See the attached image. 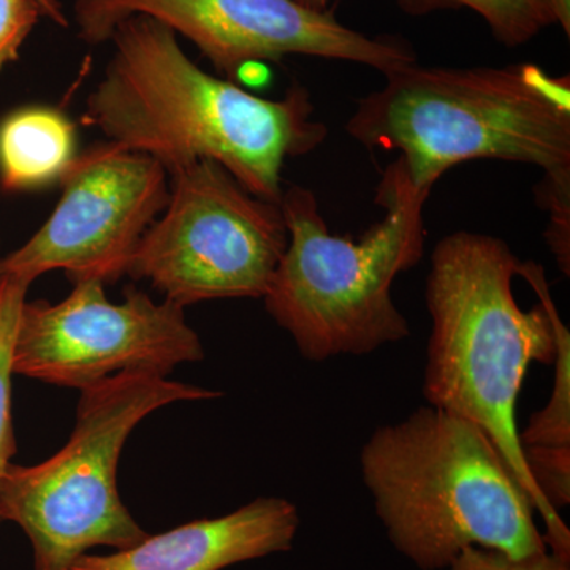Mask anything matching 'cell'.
<instances>
[{"label":"cell","instance_id":"obj_6","mask_svg":"<svg viewBox=\"0 0 570 570\" xmlns=\"http://www.w3.org/2000/svg\"><path fill=\"white\" fill-rule=\"evenodd\" d=\"M80 392L69 442L33 466L10 463L0 480V520L31 540L36 570H70L96 547L140 543L148 532L118 490L127 439L157 409L223 395L151 371H124Z\"/></svg>","mask_w":570,"mask_h":570},{"label":"cell","instance_id":"obj_4","mask_svg":"<svg viewBox=\"0 0 570 570\" xmlns=\"http://www.w3.org/2000/svg\"><path fill=\"white\" fill-rule=\"evenodd\" d=\"M360 472L390 542L420 570L448 569L468 547L513 558L550 550L489 434L445 409L426 404L377 428Z\"/></svg>","mask_w":570,"mask_h":570},{"label":"cell","instance_id":"obj_14","mask_svg":"<svg viewBox=\"0 0 570 570\" xmlns=\"http://www.w3.org/2000/svg\"><path fill=\"white\" fill-rule=\"evenodd\" d=\"M550 314L557 333L553 390L546 407L532 415L527 430L520 431L521 449L570 448V333L554 303Z\"/></svg>","mask_w":570,"mask_h":570},{"label":"cell","instance_id":"obj_3","mask_svg":"<svg viewBox=\"0 0 570 570\" xmlns=\"http://www.w3.org/2000/svg\"><path fill=\"white\" fill-rule=\"evenodd\" d=\"M356 102L347 134L373 151H400L412 183L431 193L469 160L539 167L570 178V77L535 63L389 71Z\"/></svg>","mask_w":570,"mask_h":570},{"label":"cell","instance_id":"obj_9","mask_svg":"<svg viewBox=\"0 0 570 570\" xmlns=\"http://www.w3.org/2000/svg\"><path fill=\"white\" fill-rule=\"evenodd\" d=\"M104 285L85 281L62 302H24L11 352L13 374L82 390L124 371L168 377L176 366L205 358L183 306L156 303L135 287L126 288L122 303H111Z\"/></svg>","mask_w":570,"mask_h":570},{"label":"cell","instance_id":"obj_8","mask_svg":"<svg viewBox=\"0 0 570 570\" xmlns=\"http://www.w3.org/2000/svg\"><path fill=\"white\" fill-rule=\"evenodd\" d=\"M148 17L193 41L227 80L257 62L313 56L362 63L387 75L417 62L397 37L354 31L328 10L296 0H75L73 24L88 45L110 41L122 21Z\"/></svg>","mask_w":570,"mask_h":570},{"label":"cell","instance_id":"obj_19","mask_svg":"<svg viewBox=\"0 0 570 570\" xmlns=\"http://www.w3.org/2000/svg\"><path fill=\"white\" fill-rule=\"evenodd\" d=\"M41 17L37 0H0V71L18 61L22 45Z\"/></svg>","mask_w":570,"mask_h":570},{"label":"cell","instance_id":"obj_21","mask_svg":"<svg viewBox=\"0 0 570 570\" xmlns=\"http://www.w3.org/2000/svg\"><path fill=\"white\" fill-rule=\"evenodd\" d=\"M557 24L561 26L566 37L570 36V0H550Z\"/></svg>","mask_w":570,"mask_h":570},{"label":"cell","instance_id":"obj_2","mask_svg":"<svg viewBox=\"0 0 570 570\" xmlns=\"http://www.w3.org/2000/svg\"><path fill=\"white\" fill-rule=\"evenodd\" d=\"M431 317L423 396L489 434L547 528V546L570 558V532L543 501L521 449L517 404L531 363L553 365V303L542 266L521 262L501 238L444 236L425 285Z\"/></svg>","mask_w":570,"mask_h":570},{"label":"cell","instance_id":"obj_7","mask_svg":"<svg viewBox=\"0 0 570 570\" xmlns=\"http://www.w3.org/2000/svg\"><path fill=\"white\" fill-rule=\"evenodd\" d=\"M168 175V204L142 235L127 276L183 307L264 298L288 245L281 205L255 197L213 160Z\"/></svg>","mask_w":570,"mask_h":570},{"label":"cell","instance_id":"obj_22","mask_svg":"<svg viewBox=\"0 0 570 570\" xmlns=\"http://www.w3.org/2000/svg\"><path fill=\"white\" fill-rule=\"evenodd\" d=\"M296 2L302 3V6L311 10L325 11L330 0H296Z\"/></svg>","mask_w":570,"mask_h":570},{"label":"cell","instance_id":"obj_12","mask_svg":"<svg viewBox=\"0 0 570 570\" xmlns=\"http://www.w3.org/2000/svg\"><path fill=\"white\" fill-rule=\"evenodd\" d=\"M75 156V126L62 111L22 108L0 124V184L6 190H31L61 179Z\"/></svg>","mask_w":570,"mask_h":570},{"label":"cell","instance_id":"obj_16","mask_svg":"<svg viewBox=\"0 0 570 570\" xmlns=\"http://www.w3.org/2000/svg\"><path fill=\"white\" fill-rule=\"evenodd\" d=\"M524 463L540 497L554 512L570 502V448H523Z\"/></svg>","mask_w":570,"mask_h":570},{"label":"cell","instance_id":"obj_18","mask_svg":"<svg viewBox=\"0 0 570 570\" xmlns=\"http://www.w3.org/2000/svg\"><path fill=\"white\" fill-rule=\"evenodd\" d=\"M448 570H570V558L551 550L531 557L513 558L497 550L468 547Z\"/></svg>","mask_w":570,"mask_h":570},{"label":"cell","instance_id":"obj_15","mask_svg":"<svg viewBox=\"0 0 570 570\" xmlns=\"http://www.w3.org/2000/svg\"><path fill=\"white\" fill-rule=\"evenodd\" d=\"M28 291L29 284L20 281L0 283V480L9 468L11 456L17 452L11 423V352Z\"/></svg>","mask_w":570,"mask_h":570},{"label":"cell","instance_id":"obj_5","mask_svg":"<svg viewBox=\"0 0 570 570\" xmlns=\"http://www.w3.org/2000/svg\"><path fill=\"white\" fill-rule=\"evenodd\" d=\"M428 197L397 157L377 184L382 219L352 239L330 234L313 190H284L279 205L288 245L264 299L303 358L370 355L411 335L392 285L425 253Z\"/></svg>","mask_w":570,"mask_h":570},{"label":"cell","instance_id":"obj_10","mask_svg":"<svg viewBox=\"0 0 570 570\" xmlns=\"http://www.w3.org/2000/svg\"><path fill=\"white\" fill-rule=\"evenodd\" d=\"M55 212L28 242L0 257V283L31 285L61 269L71 284H112L170 198L167 170L146 154L112 142L75 156Z\"/></svg>","mask_w":570,"mask_h":570},{"label":"cell","instance_id":"obj_17","mask_svg":"<svg viewBox=\"0 0 570 570\" xmlns=\"http://www.w3.org/2000/svg\"><path fill=\"white\" fill-rule=\"evenodd\" d=\"M539 205L549 212L546 242L566 276H570V178L543 176L538 189Z\"/></svg>","mask_w":570,"mask_h":570},{"label":"cell","instance_id":"obj_13","mask_svg":"<svg viewBox=\"0 0 570 570\" xmlns=\"http://www.w3.org/2000/svg\"><path fill=\"white\" fill-rule=\"evenodd\" d=\"M404 13L423 17L434 11L468 9L478 13L499 43L508 48L530 43L557 24L550 0H395Z\"/></svg>","mask_w":570,"mask_h":570},{"label":"cell","instance_id":"obj_20","mask_svg":"<svg viewBox=\"0 0 570 570\" xmlns=\"http://www.w3.org/2000/svg\"><path fill=\"white\" fill-rule=\"evenodd\" d=\"M37 2H39L41 11H43V18H48V20L61 26V28H69L70 22L67 20L62 6L58 0H37Z\"/></svg>","mask_w":570,"mask_h":570},{"label":"cell","instance_id":"obj_11","mask_svg":"<svg viewBox=\"0 0 570 570\" xmlns=\"http://www.w3.org/2000/svg\"><path fill=\"white\" fill-rule=\"evenodd\" d=\"M298 508L264 497L217 519L190 521L111 554H82L70 570H224L292 549Z\"/></svg>","mask_w":570,"mask_h":570},{"label":"cell","instance_id":"obj_1","mask_svg":"<svg viewBox=\"0 0 570 570\" xmlns=\"http://www.w3.org/2000/svg\"><path fill=\"white\" fill-rule=\"evenodd\" d=\"M110 43L82 121L108 142L153 157L167 174L213 160L255 197L279 205L285 163L326 140L302 85L283 99L254 96L200 69L171 29L148 17L122 21Z\"/></svg>","mask_w":570,"mask_h":570}]
</instances>
